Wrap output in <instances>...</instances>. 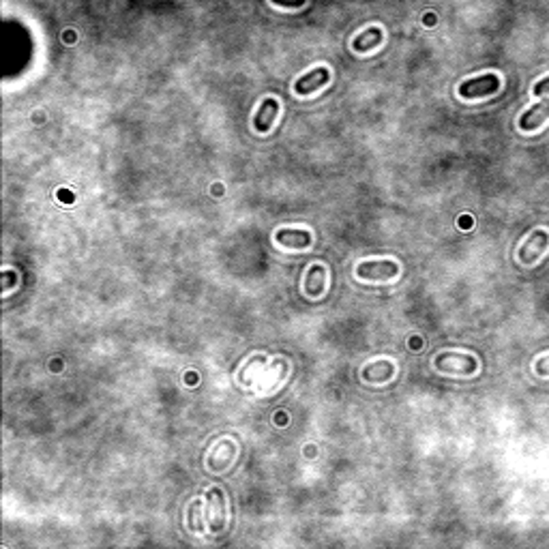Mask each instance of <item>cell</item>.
I'll return each mask as SVG.
<instances>
[{"mask_svg":"<svg viewBox=\"0 0 549 549\" xmlns=\"http://www.w3.org/2000/svg\"><path fill=\"white\" fill-rule=\"evenodd\" d=\"M498 88H500V77L496 73H485L479 77L465 79L459 86V95L463 99H481V97H489L493 93H498Z\"/></svg>","mask_w":549,"mask_h":549,"instance_id":"1","label":"cell"},{"mask_svg":"<svg viewBox=\"0 0 549 549\" xmlns=\"http://www.w3.org/2000/svg\"><path fill=\"white\" fill-rule=\"evenodd\" d=\"M356 274L361 279H373V281H384V279H393L399 274V266L393 260H369L361 262L356 266Z\"/></svg>","mask_w":549,"mask_h":549,"instance_id":"2","label":"cell"},{"mask_svg":"<svg viewBox=\"0 0 549 549\" xmlns=\"http://www.w3.org/2000/svg\"><path fill=\"white\" fill-rule=\"evenodd\" d=\"M547 249H549V234L545 230H534L524 240V245L519 247L517 256L521 264H534Z\"/></svg>","mask_w":549,"mask_h":549,"instance_id":"3","label":"cell"},{"mask_svg":"<svg viewBox=\"0 0 549 549\" xmlns=\"http://www.w3.org/2000/svg\"><path fill=\"white\" fill-rule=\"evenodd\" d=\"M328 79H331V73H328V69L326 67H316L311 73L296 79L294 91H296V95H309V93H316L318 88L326 86Z\"/></svg>","mask_w":549,"mask_h":549,"instance_id":"4","label":"cell"},{"mask_svg":"<svg viewBox=\"0 0 549 549\" xmlns=\"http://www.w3.org/2000/svg\"><path fill=\"white\" fill-rule=\"evenodd\" d=\"M545 121H549V99H543L541 103L532 105L519 116V129L521 131H536Z\"/></svg>","mask_w":549,"mask_h":549,"instance_id":"5","label":"cell"},{"mask_svg":"<svg viewBox=\"0 0 549 549\" xmlns=\"http://www.w3.org/2000/svg\"><path fill=\"white\" fill-rule=\"evenodd\" d=\"M277 112H279V101H277V99H266V101L262 103V107L258 109L256 118H254V127H256L260 133L268 131V129L272 127L274 118H277Z\"/></svg>","mask_w":549,"mask_h":549,"instance_id":"6","label":"cell"},{"mask_svg":"<svg viewBox=\"0 0 549 549\" xmlns=\"http://www.w3.org/2000/svg\"><path fill=\"white\" fill-rule=\"evenodd\" d=\"M382 41H384V31L380 29V26H371V29L363 31L359 37H356V39L352 41V47H354V52L365 54V52L378 47Z\"/></svg>","mask_w":549,"mask_h":549,"instance_id":"7","label":"cell"},{"mask_svg":"<svg viewBox=\"0 0 549 549\" xmlns=\"http://www.w3.org/2000/svg\"><path fill=\"white\" fill-rule=\"evenodd\" d=\"M274 240L286 247H294V249H303L311 245V234L305 230H279L274 234Z\"/></svg>","mask_w":549,"mask_h":549,"instance_id":"8","label":"cell"},{"mask_svg":"<svg viewBox=\"0 0 549 549\" xmlns=\"http://www.w3.org/2000/svg\"><path fill=\"white\" fill-rule=\"evenodd\" d=\"M324 286H326V270H324L322 266L309 268V272H307V284H305L307 294L320 296V294L324 292Z\"/></svg>","mask_w":549,"mask_h":549,"instance_id":"9","label":"cell"},{"mask_svg":"<svg viewBox=\"0 0 549 549\" xmlns=\"http://www.w3.org/2000/svg\"><path fill=\"white\" fill-rule=\"evenodd\" d=\"M534 369H536V373H539L541 378H547V376H549V354L541 356V359L536 361V365H534Z\"/></svg>","mask_w":549,"mask_h":549,"instance_id":"10","label":"cell"},{"mask_svg":"<svg viewBox=\"0 0 549 549\" xmlns=\"http://www.w3.org/2000/svg\"><path fill=\"white\" fill-rule=\"evenodd\" d=\"M270 3L277 7H286V9H298V7H303L307 0H270Z\"/></svg>","mask_w":549,"mask_h":549,"instance_id":"11","label":"cell"},{"mask_svg":"<svg viewBox=\"0 0 549 549\" xmlns=\"http://www.w3.org/2000/svg\"><path fill=\"white\" fill-rule=\"evenodd\" d=\"M532 93H534V97H543V95H547V93H549V75L536 82V84H534V91H532Z\"/></svg>","mask_w":549,"mask_h":549,"instance_id":"12","label":"cell"},{"mask_svg":"<svg viewBox=\"0 0 549 549\" xmlns=\"http://www.w3.org/2000/svg\"><path fill=\"white\" fill-rule=\"evenodd\" d=\"M59 198H61L63 202H73V194H67L65 189H61V191H59Z\"/></svg>","mask_w":549,"mask_h":549,"instance_id":"13","label":"cell"},{"mask_svg":"<svg viewBox=\"0 0 549 549\" xmlns=\"http://www.w3.org/2000/svg\"><path fill=\"white\" fill-rule=\"evenodd\" d=\"M425 24H435V20H433V15H431V13L425 17Z\"/></svg>","mask_w":549,"mask_h":549,"instance_id":"14","label":"cell"}]
</instances>
